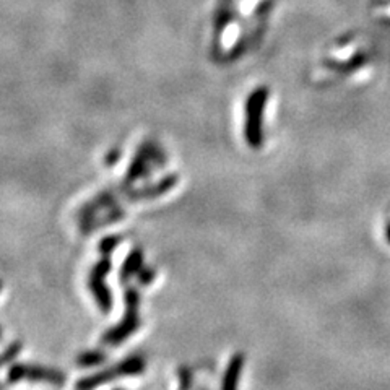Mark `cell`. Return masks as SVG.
Wrapping results in <instances>:
<instances>
[{"mask_svg": "<svg viewBox=\"0 0 390 390\" xmlns=\"http://www.w3.org/2000/svg\"><path fill=\"white\" fill-rule=\"evenodd\" d=\"M269 100V88L258 87L249 95L246 101V124L244 137L252 150L264 147V112Z\"/></svg>", "mask_w": 390, "mask_h": 390, "instance_id": "cell-1", "label": "cell"}, {"mask_svg": "<svg viewBox=\"0 0 390 390\" xmlns=\"http://www.w3.org/2000/svg\"><path fill=\"white\" fill-rule=\"evenodd\" d=\"M7 380L10 384L21 382V380H30V382H48L54 385H62L65 382V374H62L57 369L42 368V366L15 363L8 369Z\"/></svg>", "mask_w": 390, "mask_h": 390, "instance_id": "cell-2", "label": "cell"}, {"mask_svg": "<svg viewBox=\"0 0 390 390\" xmlns=\"http://www.w3.org/2000/svg\"><path fill=\"white\" fill-rule=\"evenodd\" d=\"M140 327V319L137 316V311H125V317L122 321L109 328L105 335H103V343L105 345H121L122 342H125L130 335H134Z\"/></svg>", "mask_w": 390, "mask_h": 390, "instance_id": "cell-3", "label": "cell"}, {"mask_svg": "<svg viewBox=\"0 0 390 390\" xmlns=\"http://www.w3.org/2000/svg\"><path fill=\"white\" fill-rule=\"evenodd\" d=\"M88 286H90V291L95 296L98 308L101 309L103 314H109L112 309V294L111 290L107 288V285L105 283V278L103 276L90 275V281H88Z\"/></svg>", "mask_w": 390, "mask_h": 390, "instance_id": "cell-4", "label": "cell"}, {"mask_svg": "<svg viewBox=\"0 0 390 390\" xmlns=\"http://www.w3.org/2000/svg\"><path fill=\"white\" fill-rule=\"evenodd\" d=\"M244 368V355L236 353L229 360L228 368L224 371L222 390H238L239 382H241V374Z\"/></svg>", "mask_w": 390, "mask_h": 390, "instance_id": "cell-5", "label": "cell"}, {"mask_svg": "<svg viewBox=\"0 0 390 390\" xmlns=\"http://www.w3.org/2000/svg\"><path fill=\"white\" fill-rule=\"evenodd\" d=\"M119 378H121L119 371H117V366H114V368L100 371V373H95L91 375H87V378L80 379L77 385H75V389L77 390H95L96 387H100V385L107 384V382H111V380L119 379Z\"/></svg>", "mask_w": 390, "mask_h": 390, "instance_id": "cell-6", "label": "cell"}, {"mask_svg": "<svg viewBox=\"0 0 390 390\" xmlns=\"http://www.w3.org/2000/svg\"><path fill=\"white\" fill-rule=\"evenodd\" d=\"M143 260H145V254L140 247H135L127 254L124 264L121 267V280L129 281L132 276H137L139 272L143 269Z\"/></svg>", "mask_w": 390, "mask_h": 390, "instance_id": "cell-7", "label": "cell"}, {"mask_svg": "<svg viewBox=\"0 0 390 390\" xmlns=\"http://www.w3.org/2000/svg\"><path fill=\"white\" fill-rule=\"evenodd\" d=\"M117 371H119L121 378H129V375H139L145 371V360L140 356H129V358L122 360L117 363Z\"/></svg>", "mask_w": 390, "mask_h": 390, "instance_id": "cell-8", "label": "cell"}, {"mask_svg": "<svg viewBox=\"0 0 390 390\" xmlns=\"http://www.w3.org/2000/svg\"><path fill=\"white\" fill-rule=\"evenodd\" d=\"M106 360H107L106 353H103L100 350H93V351L80 353L75 361H77V366H80V368H93V366L103 364Z\"/></svg>", "mask_w": 390, "mask_h": 390, "instance_id": "cell-9", "label": "cell"}, {"mask_svg": "<svg viewBox=\"0 0 390 390\" xmlns=\"http://www.w3.org/2000/svg\"><path fill=\"white\" fill-rule=\"evenodd\" d=\"M121 242H122L121 236H107L105 239H101L100 252L103 254V256H111V254L114 252V249L119 246Z\"/></svg>", "mask_w": 390, "mask_h": 390, "instance_id": "cell-10", "label": "cell"}, {"mask_svg": "<svg viewBox=\"0 0 390 390\" xmlns=\"http://www.w3.org/2000/svg\"><path fill=\"white\" fill-rule=\"evenodd\" d=\"M20 351H21V343L20 342L12 343V345L8 346L6 351H3L2 356H0V366H3L6 363H10V361H13V358H17Z\"/></svg>", "mask_w": 390, "mask_h": 390, "instance_id": "cell-11", "label": "cell"}, {"mask_svg": "<svg viewBox=\"0 0 390 390\" xmlns=\"http://www.w3.org/2000/svg\"><path fill=\"white\" fill-rule=\"evenodd\" d=\"M140 294L135 288H129L125 291V308L127 311H139Z\"/></svg>", "mask_w": 390, "mask_h": 390, "instance_id": "cell-12", "label": "cell"}, {"mask_svg": "<svg viewBox=\"0 0 390 390\" xmlns=\"http://www.w3.org/2000/svg\"><path fill=\"white\" fill-rule=\"evenodd\" d=\"M111 272V260H109V257H105V258H101L100 262H98V264L93 267V272H91V275H96V276H103V278H105V276L109 274Z\"/></svg>", "mask_w": 390, "mask_h": 390, "instance_id": "cell-13", "label": "cell"}, {"mask_svg": "<svg viewBox=\"0 0 390 390\" xmlns=\"http://www.w3.org/2000/svg\"><path fill=\"white\" fill-rule=\"evenodd\" d=\"M154 276H157V274H154L153 269H150V267H143V269L139 272L137 280H139L140 285L147 286V285H150L154 280Z\"/></svg>", "mask_w": 390, "mask_h": 390, "instance_id": "cell-14", "label": "cell"}, {"mask_svg": "<svg viewBox=\"0 0 390 390\" xmlns=\"http://www.w3.org/2000/svg\"><path fill=\"white\" fill-rule=\"evenodd\" d=\"M181 390H187V387H189V384H190V373H189V369H181Z\"/></svg>", "mask_w": 390, "mask_h": 390, "instance_id": "cell-15", "label": "cell"}, {"mask_svg": "<svg viewBox=\"0 0 390 390\" xmlns=\"http://www.w3.org/2000/svg\"><path fill=\"white\" fill-rule=\"evenodd\" d=\"M385 239L390 242V220L387 223H385Z\"/></svg>", "mask_w": 390, "mask_h": 390, "instance_id": "cell-16", "label": "cell"}, {"mask_svg": "<svg viewBox=\"0 0 390 390\" xmlns=\"http://www.w3.org/2000/svg\"><path fill=\"white\" fill-rule=\"evenodd\" d=\"M0 291H2V283H0Z\"/></svg>", "mask_w": 390, "mask_h": 390, "instance_id": "cell-17", "label": "cell"}, {"mask_svg": "<svg viewBox=\"0 0 390 390\" xmlns=\"http://www.w3.org/2000/svg\"><path fill=\"white\" fill-rule=\"evenodd\" d=\"M0 337H2V330H0Z\"/></svg>", "mask_w": 390, "mask_h": 390, "instance_id": "cell-18", "label": "cell"}, {"mask_svg": "<svg viewBox=\"0 0 390 390\" xmlns=\"http://www.w3.org/2000/svg\"><path fill=\"white\" fill-rule=\"evenodd\" d=\"M114 390H122V389H114Z\"/></svg>", "mask_w": 390, "mask_h": 390, "instance_id": "cell-19", "label": "cell"}]
</instances>
